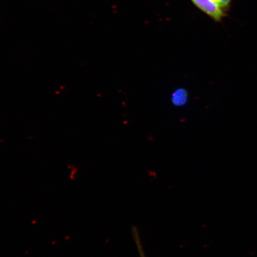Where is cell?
<instances>
[{
    "label": "cell",
    "mask_w": 257,
    "mask_h": 257,
    "mask_svg": "<svg viewBox=\"0 0 257 257\" xmlns=\"http://www.w3.org/2000/svg\"><path fill=\"white\" fill-rule=\"evenodd\" d=\"M199 10L216 22H221L226 12L215 0H191Z\"/></svg>",
    "instance_id": "1"
},
{
    "label": "cell",
    "mask_w": 257,
    "mask_h": 257,
    "mask_svg": "<svg viewBox=\"0 0 257 257\" xmlns=\"http://www.w3.org/2000/svg\"><path fill=\"white\" fill-rule=\"evenodd\" d=\"M188 99L187 93L185 90L178 89L173 93L172 101L173 104L177 106H181L185 104Z\"/></svg>",
    "instance_id": "2"
},
{
    "label": "cell",
    "mask_w": 257,
    "mask_h": 257,
    "mask_svg": "<svg viewBox=\"0 0 257 257\" xmlns=\"http://www.w3.org/2000/svg\"><path fill=\"white\" fill-rule=\"evenodd\" d=\"M133 234L135 242H136L137 248L139 252L140 257H146V253H145L144 249L143 248L142 242H141V237L140 236L139 232L136 227L133 228Z\"/></svg>",
    "instance_id": "3"
},
{
    "label": "cell",
    "mask_w": 257,
    "mask_h": 257,
    "mask_svg": "<svg viewBox=\"0 0 257 257\" xmlns=\"http://www.w3.org/2000/svg\"><path fill=\"white\" fill-rule=\"evenodd\" d=\"M224 11L227 12L230 7L232 0H215Z\"/></svg>",
    "instance_id": "4"
}]
</instances>
